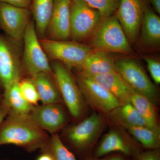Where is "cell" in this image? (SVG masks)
I'll return each instance as SVG.
<instances>
[{
    "mask_svg": "<svg viewBox=\"0 0 160 160\" xmlns=\"http://www.w3.org/2000/svg\"><path fill=\"white\" fill-rule=\"evenodd\" d=\"M123 155L119 153H112L101 158H95L91 156L83 160H130Z\"/></svg>",
    "mask_w": 160,
    "mask_h": 160,
    "instance_id": "f546056e",
    "label": "cell"
},
{
    "mask_svg": "<svg viewBox=\"0 0 160 160\" xmlns=\"http://www.w3.org/2000/svg\"><path fill=\"white\" fill-rule=\"evenodd\" d=\"M103 18L98 11L82 0H71L70 38L77 42L90 36Z\"/></svg>",
    "mask_w": 160,
    "mask_h": 160,
    "instance_id": "ba28073f",
    "label": "cell"
},
{
    "mask_svg": "<svg viewBox=\"0 0 160 160\" xmlns=\"http://www.w3.org/2000/svg\"><path fill=\"white\" fill-rule=\"evenodd\" d=\"M147 6L146 0H120L116 16L129 42L138 35Z\"/></svg>",
    "mask_w": 160,
    "mask_h": 160,
    "instance_id": "5bb4252c",
    "label": "cell"
},
{
    "mask_svg": "<svg viewBox=\"0 0 160 160\" xmlns=\"http://www.w3.org/2000/svg\"><path fill=\"white\" fill-rule=\"evenodd\" d=\"M18 86L23 97L28 102L34 106L38 105L40 102L39 97L31 78H21L19 81Z\"/></svg>",
    "mask_w": 160,
    "mask_h": 160,
    "instance_id": "4316f807",
    "label": "cell"
},
{
    "mask_svg": "<svg viewBox=\"0 0 160 160\" xmlns=\"http://www.w3.org/2000/svg\"><path fill=\"white\" fill-rule=\"evenodd\" d=\"M49 138L28 116L9 113L0 126V146L13 145L33 152L42 149Z\"/></svg>",
    "mask_w": 160,
    "mask_h": 160,
    "instance_id": "6da1fadb",
    "label": "cell"
},
{
    "mask_svg": "<svg viewBox=\"0 0 160 160\" xmlns=\"http://www.w3.org/2000/svg\"><path fill=\"white\" fill-rule=\"evenodd\" d=\"M130 102L139 112L149 128L160 134L158 115L154 104L145 97L135 92L132 94Z\"/></svg>",
    "mask_w": 160,
    "mask_h": 160,
    "instance_id": "603a6c76",
    "label": "cell"
},
{
    "mask_svg": "<svg viewBox=\"0 0 160 160\" xmlns=\"http://www.w3.org/2000/svg\"><path fill=\"white\" fill-rule=\"evenodd\" d=\"M40 150L41 153L38 156L36 160H54L51 152L45 146Z\"/></svg>",
    "mask_w": 160,
    "mask_h": 160,
    "instance_id": "1f68e13d",
    "label": "cell"
},
{
    "mask_svg": "<svg viewBox=\"0 0 160 160\" xmlns=\"http://www.w3.org/2000/svg\"><path fill=\"white\" fill-rule=\"evenodd\" d=\"M116 70L135 92L148 98L155 105L158 101V92L137 61L120 59L115 62Z\"/></svg>",
    "mask_w": 160,
    "mask_h": 160,
    "instance_id": "8992f818",
    "label": "cell"
},
{
    "mask_svg": "<svg viewBox=\"0 0 160 160\" xmlns=\"http://www.w3.org/2000/svg\"><path fill=\"white\" fill-rule=\"evenodd\" d=\"M153 11L157 14H160V0H150Z\"/></svg>",
    "mask_w": 160,
    "mask_h": 160,
    "instance_id": "836d02e7",
    "label": "cell"
},
{
    "mask_svg": "<svg viewBox=\"0 0 160 160\" xmlns=\"http://www.w3.org/2000/svg\"><path fill=\"white\" fill-rule=\"evenodd\" d=\"M106 120L99 113L94 112L79 122L64 129L63 138L67 147L75 155L83 159L91 156Z\"/></svg>",
    "mask_w": 160,
    "mask_h": 160,
    "instance_id": "7a4b0ae2",
    "label": "cell"
},
{
    "mask_svg": "<svg viewBox=\"0 0 160 160\" xmlns=\"http://www.w3.org/2000/svg\"><path fill=\"white\" fill-rule=\"evenodd\" d=\"M24 42L22 68L29 77L41 72L52 74L48 57L41 46L34 22L28 24L23 39Z\"/></svg>",
    "mask_w": 160,
    "mask_h": 160,
    "instance_id": "52a82bcc",
    "label": "cell"
},
{
    "mask_svg": "<svg viewBox=\"0 0 160 160\" xmlns=\"http://www.w3.org/2000/svg\"><path fill=\"white\" fill-rule=\"evenodd\" d=\"M108 114L110 120L121 128L125 129L138 126L149 127L139 112L130 102L119 106Z\"/></svg>",
    "mask_w": 160,
    "mask_h": 160,
    "instance_id": "d6986e66",
    "label": "cell"
},
{
    "mask_svg": "<svg viewBox=\"0 0 160 160\" xmlns=\"http://www.w3.org/2000/svg\"><path fill=\"white\" fill-rule=\"evenodd\" d=\"M18 82L13 83L4 90L2 99L9 108V113L29 116L34 106L23 97L19 87Z\"/></svg>",
    "mask_w": 160,
    "mask_h": 160,
    "instance_id": "7402d4cb",
    "label": "cell"
},
{
    "mask_svg": "<svg viewBox=\"0 0 160 160\" xmlns=\"http://www.w3.org/2000/svg\"><path fill=\"white\" fill-rule=\"evenodd\" d=\"M42 104L63 103L52 74L41 72L30 77Z\"/></svg>",
    "mask_w": 160,
    "mask_h": 160,
    "instance_id": "ac0fdd59",
    "label": "cell"
},
{
    "mask_svg": "<svg viewBox=\"0 0 160 160\" xmlns=\"http://www.w3.org/2000/svg\"><path fill=\"white\" fill-rule=\"evenodd\" d=\"M132 160H160V149L143 150Z\"/></svg>",
    "mask_w": 160,
    "mask_h": 160,
    "instance_id": "f1b7e54d",
    "label": "cell"
},
{
    "mask_svg": "<svg viewBox=\"0 0 160 160\" xmlns=\"http://www.w3.org/2000/svg\"><path fill=\"white\" fill-rule=\"evenodd\" d=\"M47 57L57 60L68 67L81 68L93 51L90 46L77 42L43 38L39 39Z\"/></svg>",
    "mask_w": 160,
    "mask_h": 160,
    "instance_id": "5b68a950",
    "label": "cell"
},
{
    "mask_svg": "<svg viewBox=\"0 0 160 160\" xmlns=\"http://www.w3.org/2000/svg\"><path fill=\"white\" fill-rule=\"evenodd\" d=\"M32 0H0V2L6 3L20 8L29 9Z\"/></svg>",
    "mask_w": 160,
    "mask_h": 160,
    "instance_id": "4dcf8cb0",
    "label": "cell"
},
{
    "mask_svg": "<svg viewBox=\"0 0 160 160\" xmlns=\"http://www.w3.org/2000/svg\"><path fill=\"white\" fill-rule=\"evenodd\" d=\"M80 69L82 73L95 76L116 71L115 62L107 52L93 50L85 60Z\"/></svg>",
    "mask_w": 160,
    "mask_h": 160,
    "instance_id": "e0dca14e",
    "label": "cell"
},
{
    "mask_svg": "<svg viewBox=\"0 0 160 160\" xmlns=\"http://www.w3.org/2000/svg\"><path fill=\"white\" fill-rule=\"evenodd\" d=\"M9 112V109L4 100L0 101V126Z\"/></svg>",
    "mask_w": 160,
    "mask_h": 160,
    "instance_id": "d6a6232c",
    "label": "cell"
},
{
    "mask_svg": "<svg viewBox=\"0 0 160 160\" xmlns=\"http://www.w3.org/2000/svg\"><path fill=\"white\" fill-rule=\"evenodd\" d=\"M88 6L97 10L103 18L112 15L117 10L120 0H82Z\"/></svg>",
    "mask_w": 160,
    "mask_h": 160,
    "instance_id": "484cf974",
    "label": "cell"
},
{
    "mask_svg": "<svg viewBox=\"0 0 160 160\" xmlns=\"http://www.w3.org/2000/svg\"><path fill=\"white\" fill-rule=\"evenodd\" d=\"M45 146L51 152L54 160H78L57 134L51 135Z\"/></svg>",
    "mask_w": 160,
    "mask_h": 160,
    "instance_id": "d4e9b609",
    "label": "cell"
},
{
    "mask_svg": "<svg viewBox=\"0 0 160 160\" xmlns=\"http://www.w3.org/2000/svg\"><path fill=\"white\" fill-rule=\"evenodd\" d=\"M71 0H54L46 35L48 39L67 41L70 38Z\"/></svg>",
    "mask_w": 160,
    "mask_h": 160,
    "instance_id": "9a60e30c",
    "label": "cell"
},
{
    "mask_svg": "<svg viewBox=\"0 0 160 160\" xmlns=\"http://www.w3.org/2000/svg\"><path fill=\"white\" fill-rule=\"evenodd\" d=\"M141 40L147 46H157L160 42V18L147 6L141 25Z\"/></svg>",
    "mask_w": 160,
    "mask_h": 160,
    "instance_id": "ffe728a7",
    "label": "cell"
},
{
    "mask_svg": "<svg viewBox=\"0 0 160 160\" xmlns=\"http://www.w3.org/2000/svg\"><path fill=\"white\" fill-rule=\"evenodd\" d=\"M128 38L116 15L104 18L92 34L90 44L94 50L130 54L132 52Z\"/></svg>",
    "mask_w": 160,
    "mask_h": 160,
    "instance_id": "3957f363",
    "label": "cell"
},
{
    "mask_svg": "<svg viewBox=\"0 0 160 160\" xmlns=\"http://www.w3.org/2000/svg\"><path fill=\"white\" fill-rule=\"evenodd\" d=\"M51 67L63 102L72 117L80 119L85 112L86 102L77 82L69 69L62 63L55 62Z\"/></svg>",
    "mask_w": 160,
    "mask_h": 160,
    "instance_id": "277c9868",
    "label": "cell"
},
{
    "mask_svg": "<svg viewBox=\"0 0 160 160\" xmlns=\"http://www.w3.org/2000/svg\"><path fill=\"white\" fill-rule=\"evenodd\" d=\"M54 0H32L30 10L38 37L43 39L51 18Z\"/></svg>",
    "mask_w": 160,
    "mask_h": 160,
    "instance_id": "44dd1931",
    "label": "cell"
},
{
    "mask_svg": "<svg viewBox=\"0 0 160 160\" xmlns=\"http://www.w3.org/2000/svg\"><path fill=\"white\" fill-rule=\"evenodd\" d=\"M2 96L1 97V96H0V101L2 99Z\"/></svg>",
    "mask_w": 160,
    "mask_h": 160,
    "instance_id": "e575fe53",
    "label": "cell"
},
{
    "mask_svg": "<svg viewBox=\"0 0 160 160\" xmlns=\"http://www.w3.org/2000/svg\"><path fill=\"white\" fill-rule=\"evenodd\" d=\"M31 15L29 9L0 2V27L18 44L23 41Z\"/></svg>",
    "mask_w": 160,
    "mask_h": 160,
    "instance_id": "7c38bea8",
    "label": "cell"
},
{
    "mask_svg": "<svg viewBox=\"0 0 160 160\" xmlns=\"http://www.w3.org/2000/svg\"><path fill=\"white\" fill-rule=\"evenodd\" d=\"M148 70L153 81L159 84L160 83V63L159 61L151 58H145Z\"/></svg>",
    "mask_w": 160,
    "mask_h": 160,
    "instance_id": "83f0119b",
    "label": "cell"
},
{
    "mask_svg": "<svg viewBox=\"0 0 160 160\" xmlns=\"http://www.w3.org/2000/svg\"><path fill=\"white\" fill-rule=\"evenodd\" d=\"M28 116L40 128L51 135L65 128L68 119L61 103L35 106Z\"/></svg>",
    "mask_w": 160,
    "mask_h": 160,
    "instance_id": "4fadbf2b",
    "label": "cell"
},
{
    "mask_svg": "<svg viewBox=\"0 0 160 160\" xmlns=\"http://www.w3.org/2000/svg\"><path fill=\"white\" fill-rule=\"evenodd\" d=\"M89 77L107 89L122 105L130 102L134 92L116 71Z\"/></svg>",
    "mask_w": 160,
    "mask_h": 160,
    "instance_id": "2e32d148",
    "label": "cell"
},
{
    "mask_svg": "<svg viewBox=\"0 0 160 160\" xmlns=\"http://www.w3.org/2000/svg\"></svg>",
    "mask_w": 160,
    "mask_h": 160,
    "instance_id": "d590c367",
    "label": "cell"
},
{
    "mask_svg": "<svg viewBox=\"0 0 160 160\" xmlns=\"http://www.w3.org/2000/svg\"><path fill=\"white\" fill-rule=\"evenodd\" d=\"M140 146L146 149H160V134L147 126H131L125 129Z\"/></svg>",
    "mask_w": 160,
    "mask_h": 160,
    "instance_id": "cb8c5ba5",
    "label": "cell"
},
{
    "mask_svg": "<svg viewBox=\"0 0 160 160\" xmlns=\"http://www.w3.org/2000/svg\"><path fill=\"white\" fill-rule=\"evenodd\" d=\"M142 151L140 145L125 136L119 130L113 129L106 133L95 146L91 156L101 158L117 153L132 160Z\"/></svg>",
    "mask_w": 160,
    "mask_h": 160,
    "instance_id": "8fae6325",
    "label": "cell"
},
{
    "mask_svg": "<svg viewBox=\"0 0 160 160\" xmlns=\"http://www.w3.org/2000/svg\"><path fill=\"white\" fill-rule=\"evenodd\" d=\"M77 82L86 102L98 112L108 114L122 105L107 89L82 72L78 75Z\"/></svg>",
    "mask_w": 160,
    "mask_h": 160,
    "instance_id": "9c48e42d",
    "label": "cell"
},
{
    "mask_svg": "<svg viewBox=\"0 0 160 160\" xmlns=\"http://www.w3.org/2000/svg\"><path fill=\"white\" fill-rule=\"evenodd\" d=\"M16 43L0 34V86L4 90L22 78V68Z\"/></svg>",
    "mask_w": 160,
    "mask_h": 160,
    "instance_id": "30bf717a",
    "label": "cell"
}]
</instances>
